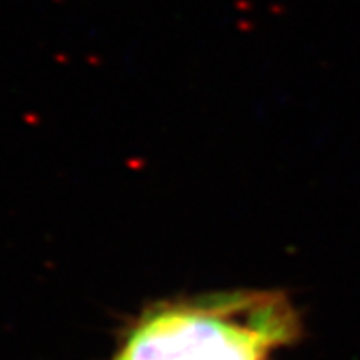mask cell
Here are the masks:
<instances>
[{"mask_svg":"<svg viewBox=\"0 0 360 360\" xmlns=\"http://www.w3.org/2000/svg\"><path fill=\"white\" fill-rule=\"evenodd\" d=\"M298 337V316L274 290H233L155 305L114 360H269Z\"/></svg>","mask_w":360,"mask_h":360,"instance_id":"cell-1","label":"cell"}]
</instances>
